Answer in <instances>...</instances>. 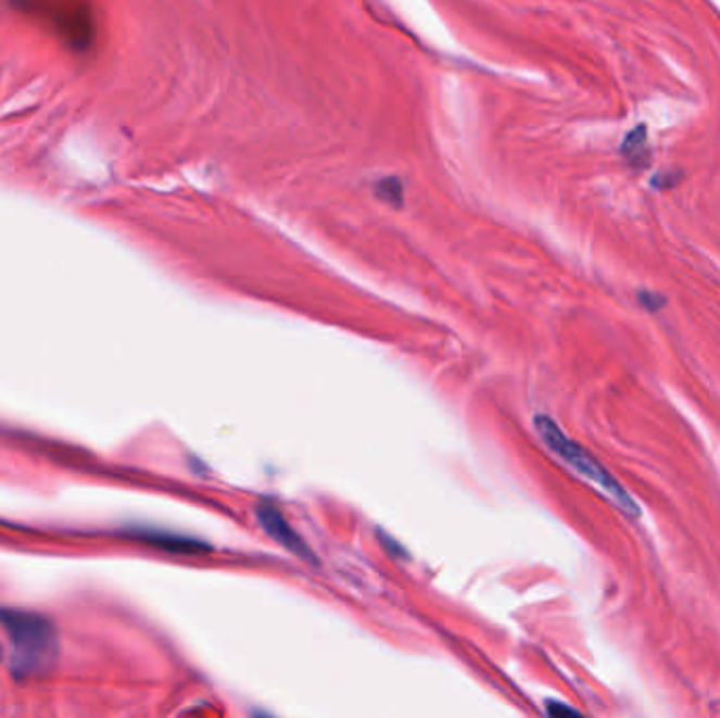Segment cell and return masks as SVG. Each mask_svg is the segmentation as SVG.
Returning a JSON list of instances; mask_svg holds the SVG:
<instances>
[{"mask_svg": "<svg viewBox=\"0 0 720 718\" xmlns=\"http://www.w3.org/2000/svg\"><path fill=\"white\" fill-rule=\"evenodd\" d=\"M535 430L554 455H558L565 464H569L578 475H582L583 479L601 487L630 520L641 518V506L634 502V497L628 493V489L590 451H585L582 445L571 441L558 428V424L554 419H550L548 415H538Z\"/></svg>", "mask_w": 720, "mask_h": 718, "instance_id": "1", "label": "cell"}, {"mask_svg": "<svg viewBox=\"0 0 720 718\" xmlns=\"http://www.w3.org/2000/svg\"><path fill=\"white\" fill-rule=\"evenodd\" d=\"M0 623L13 645L17 672H35L51 664V657L58 653V632L47 617L22 609H0Z\"/></svg>", "mask_w": 720, "mask_h": 718, "instance_id": "2", "label": "cell"}, {"mask_svg": "<svg viewBox=\"0 0 720 718\" xmlns=\"http://www.w3.org/2000/svg\"><path fill=\"white\" fill-rule=\"evenodd\" d=\"M257 522L264 527V531L273 540H276L280 546L287 547L289 552H295L302 558H310L312 556L306 542L295 533V529L287 522V518L280 514V511H276L275 506L262 504L257 508Z\"/></svg>", "mask_w": 720, "mask_h": 718, "instance_id": "3", "label": "cell"}, {"mask_svg": "<svg viewBox=\"0 0 720 718\" xmlns=\"http://www.w3.org/2000/svg\"><path fill=\"white\" fill-rule=\"evenodd\" d=\"M621 156L628 161V165L643 169L652 161V148H649V137H647V127L639 125L634 127L621 143Z\"/></svg>", "mask_w": 720, "mask_h": 718, "instance_id": "4", "label": "cell"}, {"mask_svg": "<svg viewBox=\"0 0 720 718\" xmlns=\"http://www.w3.org/2000/svg\"><path fill=\"white\" fill-rule=\"evenodd\" d=\"M134 538L138 540H143L148 544H154V546L167 547V550H173V552H205L206 546L203 542H197V540H186V538H175V536H165V533H136Z\"/></svg>", "mask_w": 720, "mask_h": 718, "instance_id": "5", "label": "cell"}, {"mask_svg": "<svg viewBox=\"0 0 720 718\" xmlns=\"http://www.w3.org/2000/svg\"><path fill=\"white\" fill-rule=\"evenodd\" d=\"M378 194L381 201H386L390 205H401V201H403V186H401L399 179L388 177V179L379 181Z\"/></svg>", "mask_w": 720, "mask_h": 718, "instance_id": "6", "label": "cell"}, {"mask_svg": "<svg viewBox=\"0 0 720 718\" xmlns=\"http://www.w3.org/2000/svg\"><path fill=\"white\" fill-rule=\"evenodd\" d=\"M636 300H639V304H641L643 308L647 310V312H652V314L659 312V310L666 306V298L659 295V293H655V291H639Z\"/></svg>", "mask_w": 720, "mask_h": 718, "instance_id": "7", "label": "cell"}, {"mask_svg": "<svg viewBox=\"0 0 720 718\" xmlns=\"http://www.w3.org/2000/svg\"><path fill=\"white\" fill-rule=\"evenodd\" d=\"M683 175H672V173H659V175H655L653 177V186H657L659 190H668V188H674L677 186V181L681 179Z\"/></svg>", "mask_w": 720, "mask_h": 718, "instance_id": "8", "label": "cell"}, {"mask_svg": "<svg viewBox=\"0 0 720 718\" xmlns=\"http://www.w3.org/2000/svg\"><path fill=\"white\" fill-rule=\"evenodd\" d=\"M548 713L550 715H560V713L576 715V708H571V706H565V704H554V702H548Z\"/></svg>", "mask_w": 720, "mask_h": 718, "instance_id": "9", "label": "cell"}]
</instances>
